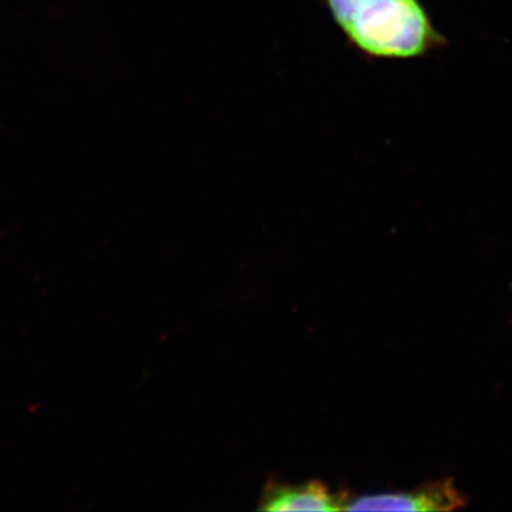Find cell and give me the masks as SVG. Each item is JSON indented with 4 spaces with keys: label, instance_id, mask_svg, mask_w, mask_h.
I'll return each instance as SVG.
<instances>
[{
    "label": "cell",
    "instance_id": "3957f363",
    "mask_svg": "<svg viewBox=\"0 0 512 512\" xmlns=\"http://www.w3.org/2000/svg\"><path fill=\"white\" fill-rule=\"evenodd\" d=\"M259 501L264 511H338L343 510L345 497L330 493L320 481L293 485L272 480Z\"/></svg>",
    "mask_w": 512,
    "mask_h": 512
},
{
    "label": "cell",
    "instance_id": "7a4b0ae2",
    "mask_svg": "<svg viewBox=\"0 0 512 512\" xmlns=\"http://www.w3.org/2000/svg\"><path fill=\"white\" fill-rule=\"evenodd\" d=\"M468 500L454 478L427 481L410 491L363 495L345 498L343 510L353 511H457L466 508Z\"/></svg>",
    "mask_w": 512,
    "mask_h": 512
},
{
    "label": "cell",
    "instance_id": "6da1fadb",
    "mask_svg": "<svg viewBox=\"0 0 512 512\" xmlns=\"http://www.w3.org/2000/svg\"><path fill=\"white\" fill-rule=\"evenodd\" d=\"M346 43L372 60H409L443 43L421 0H318Z\"/></svg>",
    "mask_w": 512,
    "mask_h": 512
}]
</instances>
